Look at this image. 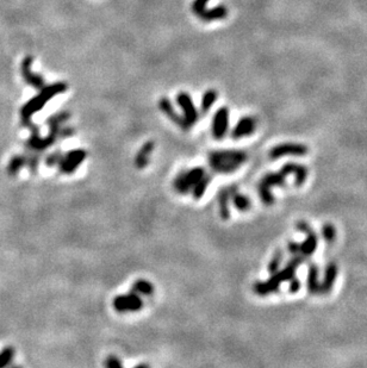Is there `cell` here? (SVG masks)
Segmentation results:
<instances>
[{"mask_svg":"<svg viewBox=\"0 0 367 368\" xmlns=\"http://www.w3.org/2000/svg\"><path fill=\"white\" fill-rule=\"evenodd\" d=\"M30 154H26L28 155V157H26V167L29 168V172H31V173H36V171H37L38 168V165H40V161H41V156L38 151H31L29 150Z\"/></svg>","mask_w":367,"mask_h":368,"instance_id":"obj_28","label":"cell"},{"mask_svg":"<svg viewBox=\"0 0 367 368\" xmlns=\"http://www.w3.org/2000/svg\"><path fill=\"white\" fill-rule=\"evenodd\" d=\"M338 273L339 267L335 262L328 263L326 271H324L323 280L320 284V293H322V295H328L333 290L334 284H335L336 279H338Z\"/></svg>","mask_w":367,"mask_h":368,"instance_id":"obj_15","label":"cell"},{"mask_svg":"<svg viewBox=\"0 0 367 368\" xmlns=\"http://www.w3.org/2000/svg\"><path fill=\"white\" fill-rule=\"evenodd\" d=\"M235 191H237V187L235 185L226 186L220 189L217 194V201H219L220 207V216L223 221H228L230 218V199L231 194Z\"/></svg>","mask_w":367,"mask_h":368,"instance_id":"obj_11","label":"cell"},{"mask_svg":"<svg viewBox=\"0 0 367 368\" xmlns=\"http://www.w3.org/2000/svg\"><path fill=\"white\" fill-rule=\"evenodd\" d=\"M258 192H259V195H260L261 200L264 201L266 205H272V204L274 203V195L272 192H271V187H268V186H265L259 183Z\"/></svg>","mask_w":367,"mask_h":368,"instance_id":"obj_29","label":"cell"},{"mask_svg":"<svg viewBox=\"0 0 367 368\" xmlns=\"http://www.w3.org/2000/svg\"><path fill=\"white\" fill-rule=\"evenodd\" d=\"M256 129V121L255 118L250 116H244V117L238 120L236 125L234 126L231 131V137L234 139H240L247 136L252 135Z\"/></svg>","mask_w":367,"mask_h":368,"instance_id":"obj_13","label":"cell"},{"mask_svg":"<svg viewBox=\"0 0 367 368\" xmlns=\"http://www.w3.org/2000/svg\"><path fill=\"white\" fill-rule=\"evenodd\" d=\"M336 234H338V231H336V228L333 224L326 223L322 227V237L328 243H333L335 241Z\"/></svg>","mask_w":367,"mask_h":368,"instance_id":"obj_30","label":"cell"},{"mask_svg":"<svg viewBox=\"0 0 367 368\" xmlns=\"http://www.w3.org/2000/svg\"><path fill=\"white\" fill-rule=\"evenodd\" d=\"M159 109L161 110L162 114H165L167 117L175 124V125H178L180 129H183L184 131H187V130L190 129L189 124H187L186 121L184 120L183 116H180L177 111H175L171 100H169L168 98H161L159 100Z\"/></svg>","mask_w":367,"mask_h":368,"instance_id":"obj_12","label":"cell"},{"mask_svg":"<svg viewBox=\"0 0 367 368\" xmlns=\"http://www.w3.org/2000/svg\"><path fill=\"white\" fill-rule=\"evenodd\" d=\"M285 175L279 172V173H267L262 177L260 184L268 187H273V186H278V187H284L286 185Z\"/></svg>","mask_w":367,"mask_h":368,"instance_id":"obj_22","label":"cell"},{"mask_svg":"<svg viewBox=\"0 0 367 368\" xmlns=\"http://www.w3.org/2000/svg\"><path fill=\"white\" fill-rule=\"evenodd\" d=\"M296 269H297V267L291 265V263H288L284 268L279 269V271L273 273V274L276 275L280 283L283 284V283H285V281H290L291 279L294 277V274H296Z\"/></svg>","mask_w":367,"mask_h":368,"instance_id":"obj_27","label":"cell"},{"mask_svg":"<svg viewBox=\"0 0 367 368\" xmlns=\"http://www.w3.org/2000/svg\"><path fill=\"white\" fill-rule=\"evenodd\" d=\"M112 307L119 313L125 312H137L143 307V302L141 296L135 292L121 295L113 298Z\"/></svg>","mask_w":367,"mask_h":368,"instance_id":"obj_6","label":"cell"},{"mask_svg":"<svg viewBox=\"0 0 367 368\" xmlns=\"http://www.w3.org/2000/svg\"><path fill=\"white\" fill-rule=\"evenodd\" d=\"M317 245H318V237L314 231L306 234V239L304 240L302 243H299L300 254L305 257L311 256V255L315 253L316 249H317Z\"/></svg>","mask_w":367,"mask_h":368,"instance_id":"obj_19","label":"cell"},{"mask_svg":"<svg viewBox=\"0 0 367 368\" xmlns=\"http://www.w3.org/2000/svg\"><path fill=\"white\" fill-rule=\"evenodd\" d=\"M282 261H283V251L279 249V250H277L276 253H274L273 257L271 259L270 262H268V266H267L268 272H270L271 274H273V273L279 271L280 265H282Z\"/></svg>","mask_w":367,"mask_h":368,"instance_id":"obj_31","label":"cell"},{"mask_svg":"<svg viewBox=\"0 0 367 368\" xmlns=\"http://www.w3.org/2000/svg\"><path fill=\"white\" fill-rule=\"evenodd\" d=\"M217 100V92L215 90H208L204 93V96L202 98V103H201V110L202 114H208L209 110L214 106L215 102Z\"/></svg>","mask_w":367,"mask_h":368,"instance_id":"obj_26","label":"cell"},{"mask_svg":"<svg viewBox=\"0 0 367 368\" xmlns=\"http://www.w3.org/2000/svg\"><path fill=\"white\" fill-rule=\"evenodd\" d=\"M30 129V137L26 141V149L31 151H41L48 149L49 147L55 143L59 138V130H49V133L46 137H42L40 135V129L32 124Z\"/></svg>","mask_w":367,"mask_h":368,"instance_id":"obj_4","label":"cell"},{"mask_svg":"<svg viewBox=\"0 0 367 368\" xmlns=\"http://www.w3.org/2000/svg\"><path fill=\"white\" fill-rule=\"evenodd\" d=\"M320 275H318V267L315 263H310L308 269V279H306V286L311 295L320 293Z\"/></svg>","mask_w":367,"mask_h":368,"instance_id":"obj_18","label":"cell"},{"mask_svg":"<svg viewBox=\"0 0 367 368\" xmlns=\"http://www.w3.org/2000/svg\"><path fill=\"white\" fill-rule=\"evenodd\" d=\"M154 291V285L149 280H146V279H137L131 286V292H135L139 296H151Z\"/></svg>","mask_w":367,"mask_h":368,"instance_id":"obj_21","label":"cell"},{"mask_svg":"<svg viewBox=\"0 0 367 368\" xmlns=\"http://www.w3.org/2000/svg\"><path fill=\"white\" fill-rule=\"evenodd\" d=\"M68 85L66 82H55L49 86H44L41 92L37 96L31 98L28 103H25L23 105V108L20 109V117L22 120H31V117L34 116L36 112H38L40 110L44 108V105L49 102L52 98H54L58 94L65 93L67 91Z\"/></svg>","mask_w":367,"mask_h":368,"instance_id":"obj_2","label":"cell"},{"mask_svg":"<svg viewBox=\"0 0 367 368\" xmlns=\"http://www.w3.org/2000/svg\"><path fill=\"white\" fill-rule=\"evenodd\" d=\"M211 181H213V174L205 173L204 175H203L202 179L199 180L195 186H193L192 189H191V192H192V197L195 198L196 200L202 199V198L204 197L205 192H207V189L209 187V185H210Z\"/></svg>","mask_w":367,"mask_h":368,"instance_id":"obj_20","label":"cell"},{"mask_svg":"<svg viewBox=\"0 0 367 368\" xmlns=\"http://www.w3.org/2000/svg\"><path fill=\"white\" fill-rule=\"evenodd\" d=\"M308 153V147L299 143H282L273 147L270 151V157L272 160L280 159L285 155L302 156Z\"/></svg>","mask_w":367,"mask_h":368,"instance_id":"obj_9","label":"cell"},{"mask_svg":"<svg viewBox=\"0 0 367 368\" xmlns=\"http://www.w3.org/2000/svg\"><path fill=\"white\" fill-rule=\"evenodd\" d=\"M26 157H28L26 154H19V155H14L13 157H11L10 162L7 165V174L11 175V177L17 175L18 172L24 166H26Z\"/></svg>","mask_w":367,"mask_h":368,"instance_id":"obj_25","label":"cell"},{"mask_svg":"<svg viewBox=\"0 0 367 368\" xmlns=\"http://www.w3.org/2000/svg\"><path fill=\"white\" fill-rule=\"evenodd\" d=\"M288 249H289V251H290V253H291V254H294V255H296V254H300L299 243H297V242H294V241L289 242V245H288Z\"/></svg>","mask_w":367,"mask_h":368,"instance_id":"obj_38","label":"cell"},{"mask_svg":"<svg viewBox=\"0 0 367 368\" xmlns=\"http://www.w3.org/2000/svg\"><path fill=\"white\" fill-rule=\"evenodd\" d=\"M86 156H87V151L81 148H76V149H72L68 153L64 154L61 161L59 163V169L61 173L64 174H73L82 162L85 161Z\"/></svg>","mask_w":367,"mask_h":368,"instance_id":"obj_5","label":"cell"},{"mask_svg":"<svg viewBox=\"0 0 367 368\" xmlns=\"http://www.w3.org/2000/svg\"><path fill=\"white\" fill-rule=\"evenodd\" d=\"M228 16V10L224 5H217L211 8V10H207L205 8L204 11L201 14H198V18H201L204 22H214V20H220V19H224Z\"/></svg>","mask_w":367,"mask_h":368,"instance_id":"obj_17","label":"cell"},{"mask_svg":"<svg viewBox=\"0 0 367 368\" xmlns=\"http://www.w3.org/2000/svg\"><path fill=\"white\" fill-rule=\"evenodd\" d=\"M232 204H234L235 209L238 210L241 212H246L252 207V200L247 197L246 194L240 193V192L235 191L234 193L231 194V199Z\"/></svg>","mask_w":367,"mask_h":368,"instance_id":"obj_23","label":"cell"},{"mask_svg":"<svg viewBox=\"0 0 367 368\" xmlns=\"http://www.w3.org/2000/svg\"><path fill=\"white\" fill-rule=\"evenodd\" d=\"M71 118V114L68 111H61L59 114L53 115L47 120V125L49 126V130H59L60 127L64 126V124Z\"/></svg>","mask_w":367,"mask_h":368,"instance_id":"obj_24","label":"cell"},{"mask_svg":"<svg viewBox=\"0 0 367 368\" xmlns=\"http://www.w3.org/2000/svg\"><path fill=\"white\" fill-rule=\"evenodd\" d=\"M14 348L13 347H6L0 352V368L7 366L13 360Z\"/></svg>","mask_w":367,"mask_h":368,"instance_id":"obj_32","label":"cell"},{"mask_svg":"<svg viewBox=\"0 0 367 368\" xmlns=\"http://www.w3.org/2000/svg\"><path fill=\"white\" fill-rule=\"evenodd\" d=\"M229 129V110L225 106L217 110V112L214 116L213 121V136L215 139L220 141V139L224 138Z\"/></svg>","mask_w":367,"mask_h":368,"instance_id":"obj_8","label":"cell"},{"mask_svg":"<svg viewBox=\"0 0 367 368\" xmlns=\"http://www.w3.org/2000/svg\"><path fill=\"white\" fill-rule=\"evenodd\" d=\"M154 148H155L154 142L148 141L142 145L141 149L137 151V154L135 156V161H134L137 168L145 169L146 167H147L149 161H150V155L154 151Z\"/></svg>","mask_w":367,"mask_h":368,"instance_id":"obj_16","label":"cell"},{"mask_svg":"<svg viewBox=\"0 0 367 368\" xmlns=\"http://www.w3.org/2000/svg\"><path fill=\"white\" fill-rule=\"evenodd\" d=\"M208 2L209 0H195V1L192 2L191 10L193 11V13H195L196 16H198V14H201L203 11L205 10V6H207Z\"/></svg>","mask_w":367,"mask_h":368,"instance_id":"obj_34","label":"cell"},{"mask_svg":"<svg viewBox=\"0 0 367 368\" xmlns=\"http://www.w3.org/2000/svg\"><path fill=\"white\" fill-rule=\"evenodd\" d=\"M62 156H64V154H62L60 150L54 151V153L49 154V155L46 157V165L48 166V167L59 166V163H60V161H61Z\"/></svg>","mask_w":367,"mask_h":368,"instance_id":"obj_33","label":"cell"},{"mask_svg":"<svg viewBox=\"0 0 367 368\" xmlns=\"http://www.w3.org/2000/svg\"><path fill=\"white\" fill-rule=\"evenodd\" d=\"M32 62H34V58L32 56H26L22 62V67H20V70H22V75L25 82L32 87L37 88V90H42L44 87V79L42 78L41 75L38 74H35L32 72L31 66Z\"/></svg>","mask_w":367,"mask_h":368,"instance_id":"obj_10","label":"cell"},{"mask_svg":"<svg viewBox=\"0 0 367 368\" xmlns=\"http://www.w3.org/2000/svg\"><path fill=\"white\" fill-rule=\"evenodd\" d=\"M177 103L180 106V109L183 110V117L186 121V123L189 124V126L191 127L195 125L199 118V114L190 94L186 93V92H180L177 97Z\"/></svg>","mask_w":367,"mask_h":368,"instance_id":"obj_7","label":"cell"},{"mask_svg":"<svg viewBox=\"0 0 367 368\" xmlns=\"http://www.w3.org/2000/svg\"><path fill=\"white\" fill-rule=\"evenodd\" d=\"M282 172L285 177L288 175L294 174V185L297 187H300V186L304 185L306 179H308V174L309 171L305 166L299 165V163H294V162H289L285 163L284 166L282 167Z\"/></svg>","mask_w":367,"mask_h":368,"instance_id":"obj_14","label":"cell"},{"mask_svg":"<svg viewBox=\"0 0 367 368\" xmlns=\"http://www.w3.org/2000/svg\"><path fill=\"white\" fill-rule=\"evenodd\" d=\"M205 173L207 171L199 166L191 168L189 171H181L173 181V187L179 194H187Z\"/></svg>","mask_w":367,"mask_h":368,"instance_id":"obj_3","label":"cell"},{"mask_svg":"<svg viewBox=\"0 0 367 368\" xmlns=\"http://www.w3.org/2000/svg\"><path fill=\"white\" fill-rule=\"evenodd\" d=\"M296 228L300 231V233H303V234H309L312 231L311 225H310L308 222H305V221L298 222V223L296 224Z\"/></svg>","mask_w":367,"mask_h":368,"instance_id":"obj_36","label":"cell"},{"mask_svg":"<svg viewBox=\"0 0 367 368\" xmlns=\"http://www.w3.org/2000/svg\"><path fill=\"white\" fill-rule=\"evenodd\" d=\"M247 159L248 156L243 150L220 149L211 151L208 156V162L215 173L230 174L236 172Z\"/></svg>","mask_w":367,"mask_h":368,"instance_id":"obj_1","label":"cell"},{"mask_svg":"<svg viewBox=\"0 0 367 368\" xmlns=\"http://www.w3.org/2000/svg\"><path fill=\"white\" fill-rule=\"evenodd\" d=\"M300 290V281L299 279L294 277L290 280V285H289V291H290L291 293H297L298 291Z\"/></svg>","mask_w":367,"mask_h":368,"instance_id":"obj_37","label":"cell"},{"mask_svg":"<svg viewBox=\"0 0 367 368\" xmlns=\"http://www.w3.org/2000/svg\"><path fill=\"white\" fill-rule=\"evenodd\" d=\"M104 366L107 368H121L122 366H123V364H122L121 360H119L117 356L110 355V356H107L106 360L104 361Z\"/></svg>","mask_w":367,"mask_h":368,"instance_id":"obj_35","label":"cell"},{"mask_svg":"<svg viewBox=\"0 0 367 368\" xmlns=\"http://www.w3.org/2000/svg\"><path fill=\"white\" fill-rule=\"evenodd\" d=\"M141 367L148 368V367H149V365H147V364H140V365H137V366H136V368H141Z\"/></svg>","mask_w":367,"mask_h":368,"instance_id":"obj_39","label":"cell"}]
</instances>
